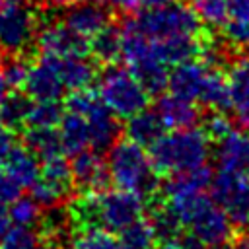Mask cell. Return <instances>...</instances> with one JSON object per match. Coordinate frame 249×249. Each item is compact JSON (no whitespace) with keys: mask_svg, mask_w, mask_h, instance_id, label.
I'll return each mask as SVG.
<instances>
[{"mask_svg":"<svg viewBox=\"0 0 249 249\" xmlns=\"http://www.w3.org/2000/svg\"><path fill=\"white\" fill-rule=\"evenodd\" d=\"M66 204L74 230L103 228L119 233L146 214V202L138 195L119 187L101 193H82Z\"/></svg>","mask_w":249,"mask_h":249,"instance_id":"cell-1","label":"cell"},{"mask_svg":"<svg viewBox=\"0 0 249 249\" xmlns=\"http://www.w3.org/2000/svg\"><path fill=\"white\" fill-rule=\"evenodd\" d=\"M148 150L152 165L158 171V175L169 177L208 163L212 140L196 124L189 128H175L171 134H163Z\"/></svg>","mask_w":249,"mask_h":249,"instance_id":"cell-2","label":"cell"},{"mask_svg":"<svg viewBox=\"0 0 249 249\" xmlns=\"http://www.w3.org/2000/svg\"><path fill=\"white\" fill-rule=\"evenodd\" d=\"M107 165L115 187L138 195L144 202L152 200L161 189V181L152 165L150 154L130 138H119L107 150Z\"/></svg>","mask_w":249,"mask_h":249,"instance_id":"cell-3","label":"cell"},{"mask_svg":"<svg viewBox=\"0 0 249 249\" xmlns=\"http://www.w3.org/2000/svg\"><path fill=\"white\" fill-rule=\"evenodd\" d=\"M163 202L179 218L185 230L196 235L204 245L210 247L233 239L235 226L222 210V206L214 198H208L204 193L181 198H163Z\"/></svg>","mask_w":249,"mask_h":249,"instance_id":"cell-4","label":"cell"},{"mask_svg":"<svg viewBox=\"0 0 249 249\" xmlns=\"http://www.w3.org/2000/svg\"><path fill=\"white\" fill-rule=\"evenodd\" d=\"M124 25L140 31L148 39H165L173 35H200L206 27L200 23L189 4H167L160 8H144L128 16Z\"/></svg>","mask_w":249,"mask_h":249,"instance_id":"cell-5","label":"cell"},{"mask_svg":"<svg viewBox=\"0 0 249 249\" xmlns=\"http://www.w3.org/2000/svg\"><path fill=\"white\" fill-rule=\"evenodd\" d=\"M97 93L101 95L103 103L119 119H124V121L140 113L142 109H146L150 103V93L132 74V70L117 62L103 66L99 74Z\"/></svg>","mask_w":249,"mask_h":249,"instance_id":"cell-6","label":"cell"},{"mask_svg":"<svg viewBox=\"0 0 249 249\" xmlns=\"http://www.w3.org/2000/svg\"><path fill=\"white\" fill-rule=\"evenodd\" d=\"M66 109H72L88 121L89 128V148L97 152H107L123 132L119 117L103 103L101 95L89 88L76 89L68 93Z\"/></svg>","mask_w":249,"mask_h":249,"instance_id":"cell-7","label":"cell"},{"mask_svg":"<svg viewBox=\"0 0 249 249\" xmlns=\"http://www.w3.org/2000/svg\"><path fill=\"white\" fill-rule=\"evenodd\" d=\"M41 21V12L31 4L0 2V51L4 54H29Z\"/></svg>","mask_w":249,"mask_h":249,"instance_id":"cell-8","label":"cell"},{"mask_svg":"<svg viewBox=\"0 0 249 249\" xmlns=\"http://www.w3.org/2000/svg\"><path fill=\"white\" fill-rule=\"evenodd\" d=\"M210 193L237 230H249V175L218 169Z\"/></svg>","mask_w":249,"mask_h":249,"instance_id":"cell-9","label":"cell"},{"mask_svg":"<svg viewBox=\"0 0 249 249\" xmlns=\"http://www.w3.org/2000/svg\"><path fill=\"white\" fill-rule=\"evenodd\" d=\"M29 191H31L29 195L43 208L68 202V196L74 191L70 161L62 154L43 160V163L39 167V175L31 183Z\"/></svg>","mask_w":249,"mask_h":249,"instance_id":"cell-10","label":"cell"},{"mask_svg":"<svg viewBox=\"0 0 249 249\" xmlns=\"http://www.w3.org/2000/svg\"><path fill=\"white\" fill-rule=\"evenodd\" d=\"M70 158H72L70 169H72L74 191H78V195L101 193V191L109 189L111 173H109L107 160L103 158V152L86 148Z\"/></svg>","mask_w":249,"mask_h":249,"instance_id":"cell-11","label":"cell"},{"mask_svg":"<svg viewBox=\"0 0 249 249\" xmlns=\"http://www.w3.org/2000/svg\"><path fill=\"white\" fill-rule=\"evenodd\" d=\"M35 49H39L41 54H88L89 53V41L82 35L74 33L62 19L53 21L45 19L41 21V27L37 31Z\"/></svg>","mask_w":249,"mask_h":249,"instance_id":"cell-12","label":"cell"},{"mask_svg":"<svg viewBox=\"0 0 249 249\" xmlns=\"http://www.w3.org/2000/svg\"><path fill=\"white\" fill-rule=\"evenodd\" d=\"M23 91L33 99V101H58L66 88L53 64V60L47 54H41L39 60H35L29 66L25 84H23Z\"/></svg>","mask_w":249,"mask_h":249,"instance_id":"cell-13","label":"cell"},{"mask_svg":"<svg viewBox=\"0 0 249 249\" xmlns=\"http://www.w3.org/2000/svg\"><path fill=\"white\" fill-rule=\"evenodd\" d=\"M230 111L241 130H249V56H235L228 70Z\"/></svg>","mask_w":249,"mask_h":249,"instance_id":"cell-14","label":"cell"},{"mask_svg":"<svg viewBox=\"0 0 249 249\" xmlns=\"http://www.w3.org/2000/svg\"><path fill=\"white\" fill-rule=\"evenodd\" d=\"M214 150L218 169L249 175V130H231L220 138Z\"/></svg>","mask_w":249,"mask_h":249,"instance_id":"cell-15","label":"cell"},{"mask_svg":"<svg viewBox=\"0 0 249 249\" xmlns=\"http://www.w3.org/2000/svg\"><path fill=\"white\" fill-rule=\"evenodd\" d=\"M62 21L84 39H91L97 31H101L107 23L113 21V14L105 4L97 2H78L70 8H66Z\"/></svg>","mask_w":249,"mask_h":249,"instance_id":"cell-16","label":"cell"},{"mask_svg":"<svg viewBox=\"0 0 249 249\" xmlns=\"http://www.w3.org/2000/svg\"><path fill=\"white\" fill-rule=\"evenodd\" d=\"M210 68L198 58H191L187 62H181L177 66H173V70L169 72V82H167V89L179 97L191 99L198 103L200 91L204 88L206 76L210 72Z\"/></svg>","mask_w":249,"mask_h":249,"instance_id":"cell-17","label":"cell"},{"mask_svg":"<svg viewBox=\"0 0 249 249\" xmlns=\"http://www.w3.org/2000/svg\"><path fill=\"white\" fill-rule=\"evenodd\" d=\"M156 111L167 128H189L196 126L202 117V109L196 101L179 97L175 93H161L156 101Z\"/></svg>","mask_w":249,"mask_h":249,"instance_id":"cell-18","label":"cell"},{"mask_svg":"<svg viewBox=\"0 0 249 249\" xmlns=\"http://www.w3.org/2000/svg\"><path fill=\"white\" fill-rule=\"evenodd\" d=\"M47 56L53 60L66 91L89 88L93 78L97 76V64L93 62V58L89 60L86 54H64V56L47 54Z\"/></svg>","mask_w":249,"mask_h":249,"instance_id":"cell-19","label":"cell"},{"mask_svg":"<svg viewBox=\"0 0 249 249\" xmlns=\"http://www.w3.org/2000/svg\"><path fill=\"white\" fill-rule=\"evenodd\" d=\"M212 177H214L212 167L208 163H204L196 169L169 175L167 181L161 185L160 193L163 198H181V196L200 195L210 187Z\"/></svg>","mask_w":249,"mask_h":249,"instance_id":"cell-20","label":"cell"},{"mask_svg":"<svg viewBox=\"0 0 249 249\" xmlns=\"http://www.w3.org/2000/svg\"><path fill=\"white\" fill-rule=\"evenodd\" d=\"M167 126L161 121L160 113L156 109H142L140 113L132 115L130 119H126V138H130L132 142L140 144L142 148H152L163 134H165Z\"/></svg>","mask_w":249,"mask_h":249,"instance_id":"cell-21","label":"cell"},{"mask_svg":"<svg viewBox=\"0 0 249 249\" xmlns=\"http://www.w3.org/2000/svg\"><path fill=\"white\" fill-rule=\"evenodd\" d=\"M123 51V27L117 23H107L89 39V53L93 62L99 66H109L119 62Z\"/></svg>","mask_w":249,"mask_h":249,"instance_id":"cell-22","label":"cell"},{"mask_svg":"<svg viewBox=\"0 0 249 249\" xmlns=\"http://www.w3.org/2000/svg\"><path fill=\"white\" fill-rule=\"evenodd\" d=\"M6 173H10L21 187H31V183L39 175V158L25 146V144H14L10 154L0 165Z\"/></svg>","mask_w":249,"mask_h":249,"instance_id":"cell-23","label":"cell"},{"mask_svg":"<svg viewBox=\"0 0 249 249\" xmlns=\"http://www.w3.org/2000/svg\"><path fill=\"white\" fill-rule=\"evenodd\" d=\"M58 132H60L64 154L74 156L89 148V128H88V121L84 119V115L72 109H64V115L58 124Z\"/></svg>","mask_w":249,"mask_h":249,"instance_id":"cell-24","label":"cell"},{"mask_svg":"<svg viewBox=\"0 0 249 249\" xmlns=\"http://www.w3.org/2000/svg\"><path fill=\"white\" fill-rule=\"evenodd\" d=\"M23 144L41 161L64 154L58 126H27L23 130Z\"/></svg>","mask_w":249,"mask_h":249,"instance_id":"cell-25","label":"cell"},{"mask_svg":"<svg viewBox=\"0 0 249 249\" xmlns=\"http://www.w3.org/2000/svg\"><path fill=\"white\" fill-rule=\"evenodd\" d=\"M33 99L25 93V91H10L6 95V99L0 103V119L2 123L16 134H21L25 124H27V117L31 111Z\"/></svg>","mask_w":249,"mask_h":249,"instance_id":"cell-26","label":"cell"},{"mask_svg":"<svg viewBox=\"0 0 249 249\" xmlns=\"http://www.w3.org/2000/svg\"><path fill=\"white\" fill-rule=\"evenodd\" d=\"M64 249H119V241L113 231L103 228L76 230Z\"/></svg>","mask_w":249,"mask_h":249,"instance_id":"cell-27","label":"cell"},{"mask_svg":"<svg viewBox=\"0 0 249 249\" xmlns=\"http://www.w3.org/2000/svg\"><path fill=\"white\" fill-rule=\"evenodd\" d=\"M119 249H154V231L146 216L119 231Z\"/></svg>","mask_w":249,"mask_h":249,"instance_id":"cell-28","label":"cell"},{"mask_svg":"<svg viewBox=\"0 0 249 249\" xmlns=\"http://www.w3.org/2000/svg\"><path fill=\"white\" fill-rule=\"evenodd\" d=\"M189 6L196 14L200 23L206 25L208 29L220 31L230 19L226 0H189Z\"/></svg>","mask_w":249,"mask_h":249,"instance_id":"cell-29","label":"cell"},{"mask_svg":"<svg viewBox=\"0 0 249 249\" xmlns=\"http://www.w3.org/2000/svg\"><path fill=\"white\" fill-rule=\"evenodd\" d=\"M222 43L233 56H241L249 53V21L241 19H228V23L220 29Z\"/></svg>","mask_w":249,"mask_h":249,"instance_id":"cell-30","label":"cell"},{"mask_svg":"<svg viewBox=\"0 0 249 249\" xmlns=\"http://www.w3.org/2000/svg\"><path fill=\"white\" fill-rule=\"evenodd\" d=\"M41 210L43 206L29 195V196H18L12 204H8V214L12 224L16 226H31L37 228L39 218H41Z\"/></svg>","mask_w":249,"mask_h":249,"instance_id":"cell-31","label":"cell"},{"mask_svg":"<svg viewBox=\"0 0 249 249\" xmlns=\"http://www.w3.org/2000/svg\"><path fill=\"white\" fill-rule=\"evenodd\" d=\"M62 115H64V107L58 101H51V99L33 101L25 128L27 126H58Z\"/></svg>","mask_w":249,"mask_h":249,"instance_id":"cell-32","label":"cell"},{"mask_svg":"<svg viewBox=\"0 0 249 249\" xmlns=\"http://www.w3.org/2000/svg\"><path fill=\"white\" fill-rule=\"evenodd\" d=\"M41 243L37 228L31 226H16L6 231V235L0 241V249H35Z\"/></svg>","mask_w":249,"mask_h":249,"instance_id":"cell-33","label":"cell"},{"mask_svg":"<svg viewBox=\"0 0 249 249\" xmlns=\"http://www.w3.org/2000/svg\"><path fill=\"white\" fill-rule=\"evenodd\" d=\"M198 126L208 134V138L214 142H218L220 138H224L228 132L233 130V121L226 115V111H212L206 109V113H202Z\"/></svg>","mask_w":249,"mask_h":249,"instance_id":"cell-34","label":"cell"},{"mask_svg":"<svg viewBox=\"0 0 249 249\" xmlns=\"http://www.w3.org/2000/svg\"><path fill=\"white\" fill-rule=\"evenodd\" d=\"M27 54H8V60L2 66V74L12 86V89H23L27 72H29Z\"/></svg>","mask_w":249,"mask_h":249,"instance_id":"cell-35","label":"cell"},{"mask_svg":"<svg viewBox=\"0 0 249 249\" xmlns=\"http://www.w3.org/2000/svg\"><path fill=\"white\" fill-rule=\"evenodd\" d=\"M21 185L0 167V204H12L21 195Z\"/></svg>","mask_w":249,"mask_h":249,"instance_id":"cell-36","label":"cell"},{"mask_svg":"<svg viewBox=\"0 0 249 249\" xmlns=\"http://www.w3.org/2000/svg\"><path fill=\"white\" fill-rule=\"evenodd\" d=\"M14 138H16V132H12L4 123H2V119H0V165H2V161L6 160V156L10 154V150L14 148Z\"/></svg>","mask_w":249,"mask_h":249,"instance_id":"cell-37","label":"cell"},{"mask_svg":"<svg viewBox=\"0 0 249 249\" xmlns=\"http://www.w3.org/2000/svg\"><path fill=\"white\" fill-rule=\"evenodd\" d=\"M231 19L249 21V0H226Z\"/></svg>","mask_w":249,"mask_h":249,"instance_id":"cell-38","label":"cell"},{"mask_svg":"<svg viewBox=\"0 0 249 249\" xmlns=\"http://www.w3.org/2000/svg\"><path fill=\"white\" fill-rule=\"evenodd\" d=\"M45 2H47V6H51V8H70V6L78 4V2H97V4H107L109 0H45Z\"/></svg>","mask_w":249,"mask_h":249,"instance_id":"cell-39","label":"cell"},{"mask_svg":"<svg viewBox=\"0 0 249 249\" xmlns=\"http://www.w3.org/2000/svg\"><path fill=\"white\" fill-rule=\"evenodd\" d=\"M10 228H12V220H10V214H8V206L0 204V241H2V237L6 235V231Z\"/></svg>","mask_w":249,"mask_h":249,"instance_id":"cell-40","label":"cell"},{"mask_svg":"<svg viewBox=\"0 0 249 249\" xmlns=\"http://www.w3.org/2000/svg\"><path fill=\"white\" fill-rule=\"evenodd\" d=\"M173 2H179V0H136V8H160Z\"/></svg>","mask_w":249,"mask_h":249,"instance_id":"cell-41","label":"cell"},{"mask_svg":"<svg viewBox=\"0 0 249 249\" xmlns=\"http://www.w3.org/2000/svg\"><path fill=\"white\" fill-rule=\"evenodd\" d=\"M113 6L121 12H126V14H132L136 10V0H111Z\"/></svg>","mask_w":249,"mask_h":249,"instance_id":"cell-42","label":"cell"},{"mask_svg":"<svg viewBox=\"0 0 249 249\" xmlns=\"http://www.w3.org/2000/svg\"><path fill=\"white\" fill-rule=\"evenodd\" d=\"M10 89H12V86L8 84V80L4 78V74L0 72V103L6 99V95L10 93Z\"/></svg>","mask_w":249,"mask_h":249,"instance_id":"cell-43","label":"cell"},{"mask_svg":"<svg viewBox=\"0 0 249 249\" xmlns=\"http://www.w3.org/2000/svg\"><path fill=\"white\" fill-rule=\"evenodd\" d=\"M237 247H239V249H249V230H245V231L237 237Z\"/></svg>","mask_w":249,"mask_h":249,"instance_id":"cell-44","label":"cell"},{"mask_svg":"<svg viewBox=\"0 0 249 249\" xmlns=\"http://www.w3.org/2000/svg\"><path fill=\"white\" fill-rule=\"evenodd\" d=\"M210 249H239V247L230 243V241H224V243H218V245H210Z\"/></svg>","mask_w":249,"mask_h":249,"instance_id":"cell-45","label":"cell"},{"mask_svg":"<svg viewBox=\"0 0 249 249\" xmlns=\"http://www.w3.org/2000/svg\"><path fill=\"white\" fill-rule=\"evenodd\" d=\"M35 249H62V247H58V245H53V243H45V241H41Z\"/></svg>","mask_w":249,"mask_h":249,"instance_id":"cell-46","label":"cell"},{"mask_svg":"<svg viewBox=\"0 0 249 249\" xmlns=\"http://www.w3.org/2000/svg\"><path fill=\"white\" fill-rule=\"evenodd\" d=\"M0 2H14V4H33L35 0H0Z\"/></svg>","mask_w":249,"mask_h":249,"instance_id":"cell-47","label":"cell"},{"mask_svg":"<svg viewBox=\"0 0 249 249\" xmlns=\"http://www.w3.org/2000/svg\"><path fill=\"white\" fill-rule=\"evenodd\" d=\"M0 64H2V51H0Z\"/></svg>","mask_w":249,"mask_h":249,"instance_id":"cell-48","label":"cell"}]
</instances>
